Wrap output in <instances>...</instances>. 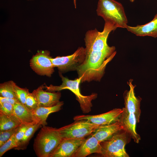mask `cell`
Here are the masks:
<instances>
[{
    "label": "cell",
    "mask_w": 157,
    "mask_h": 157,
    "mask_svg": "<svg viewBox=\"0 0 157 157\" xmlns=\"http://www.w3.org/2000/svg\"><path fill=\"white\" fill-rule=\"evenodd\" d=\"M20 102L16 98H12L0 97V102H7L14 105L15 103Z\"/></svg>",
    "instance_id": "obj_28"
},
{
    "label": "cell",
    "mask_w": 157,
    "mask_h": 157,
    "mask_svg": "<svg viewBox=\"0 0 157 157\" xmlns=\"http://www.w3.org/2000/svg\"><path fill=\"white\" fill-rule=\"evenodd\" d=\"M63 104V101H60L57 104L52 106L38 107L32 113L38 123L44 126L47 124L46 120L49 115L51 113L60 110Z\"/></svg>",
    "instance_id": "obj_18"
},
{
    "label": "cell",
    "mask_w": 157,
    "mask_h": 157,
    "mask_svg": "<svg viewBox=\"0 0 157 157\" xmlns=\"http://www.w3.org/2000/svg\"><path fill=\"white\" fill-rule=\"evenodd\" d=\"M129 1L131 2H133L135 0H129Z\"/></svg>",
    "instance_id": "obj_30"
},
{
    "label": "cell",
    "mask_w": 157,
    "mask_h": 157,
    "mask_svg": "<svg viewBox=\"0 0 157 157\" xmlns=\"http://www.w3.org/2000/svg\"><path fill=\"white\" fill-rule=\"evenodd\" d=\"M122 130L123 126L118 120L109 124L99 126L92 135L100 142L108 140Z\"/></svg>",
    "instance_id": "obj_15"
},
{
    "label": "cell",
    "mask_w": 157,
    "mask_h": 157,
    "mask_svg": "<svg viewBox=\"0 0 157 157\" xmlns=\"http://www.w3.org/2000/svg\"><path fill=\"white\" fill-rule=\"evenodd\" d=\"M15 133L9 140L0 146V157L7 151L17 147V144L15 139Z\"/></svg>",
    "instance_id": "obj_22"
},
{
    "label": "cell",
    "mask_w": 157,
    "mask_h": 157,
    "mask_svg": "<svg viewBox=\"0 0 157 157\" xmlns=\"http://www.w3.org/2000/svg\"><path fill=\"white\" fill-rule=\"evenodd\" d=\"M22 124L15 114L8 115L0 112V131L17 127Z\"/></svg>",
    "instance_id": "obj_19"
},
{
    "label": "cell",
    "mask_w": 157,
    "mask_h": 157,
    "mask_svg": "<svg viewBox=\"0 0 157 157\" xmlns=\"http://www.w3.org/2000/svg\"><path fill=\"white\" fill-rule=\"evenodd\" d=\"M26 106L32 111L38 107L37 101L34 94L32 92L28 93L26 97Z\"/></svg>",
    "instance_id": "obj_25"
},
{
    "label": "cell",
    "mask_w": 157,
    "mask_h": 157,
    "mask_svg": "<svg viewBox=\"0 0 157 157\" xmlns=\"http://www.w3.org/2000/svg\"><path fill=\"white\" fill-rule=\"evenodd\" d=\"M133 80L130 79L127 82L130 87L129 91L125 93L124 109L128 113H133L136 119L137 123L140 122L141 114L140 103L142 99L140 97H136L135 95L134 88L135 86L132 83Z\"/></svg>",
    "instance_id": "obj_11"
},
{
    "label": "cell",
    "mask_w": 157,
    "mask_h": 157,
    "mask_svg": "<svg viewBox=\"0 0 157 157\" xmlns=\"http://www.w3.org/2000/svg\"><path fill=\"white\" fill-rule=\"evenodd\" d=\"M99 126L86 120L75 121L58 129L62 138L79 139L93 133Z\"/></svg>",
    "instance_id": "obj_6"
},
{
    "label": "cell",
    "mask_w": 157,
    "mask_h": 157,
    "mask_svg": "<svg viewBox=\"0 0 157 157\" xmlns=\"http://www.w3.org/2000/svg\"><path fill=\"white\" fill-rule=\"evenodd\" d=\"M105 22L102 32L99 31L95 28L86 32L84 38L86 50L103 51L110 48L107 44V38L110 32L117 28L110 22Z\"/></svg>",
    "instance_id": "obj_4"
},
{
    "label": "cell",
    "mask_w": 157,
    "mask_h": 157,
    "mask_svg": "<svg viewBox=\"0 0 157 157\" xmlns=\"http://www.w3.org/2000/svg\"><path fill=\"white\" fill-rule=\"evenodd\" d=\"M16 85L15 83L12 81L1 83L0 85V96L17 99L15 92Z\"/></svg>",
    "instance_id": "obj_21"
},
{
    "label": "cell",
    "mask_w": 157,
    "mask_h": 157,
    "mask_svg": "<svg viewBox=\"0 0 157 157\" xmlns=\"http://www.w3.org/2000/svg\"><path fill=\"white\" fill-rule=\"evenodd\" d=\"M127 31L138 36H146L157 37V13L153 19L149 22L142 25H138L135 26H128Z\"/></svg>",
    "instance_id": "obj_16"
},
{
    "label": "cell",
    "mask_w": 157,
    "mask_h": 157,
    "mask_svg": "<svg viewBox=\"0 0 157 157\" xmlns=\"http://www.w3.org/2000/svg\"><path fill=\"white\" fill-rule=\"evenodd\" d=\"M122 109L123 111L119 121L123 126V130L129 135L135 142L138 143L141 138L136 131V124L137 123L135 116L133 113L126 112L124 108Z\"/></svg>",
    "instance_id": "obj_13"
},
{
    "label": "cell",
    "mask_w": 157,
    "mask_h": 157,
    "mask_svg": "<svg viewBox=\"0 0 157 157\" xmlns=\"http://www.w3.org/2000/svg\"><path fill=\"white\" fill-rule=\"evenodd\" d=\"M32 125L22 124L19 126L17 131L15 133V139L17 145L19 142L22 138L27 130Z\"/></svg>",
    "instance_id": "obj_26"
},
{
    "label": "cell",
    "mask_w": 157,
    "mask_h": 157,
    "mask_svg": "<svg viewBox=\"0 0 157 157\" xmlns=\"http://www.w3.org/2000/svg\"><path fill=\"white\" fill-rule=\"evenodd\" d=\"M129 135L122 130L107 140L100 142L101 155L104 157H129L125 147L128 143Z\"/></svg>",
    "instance_id": "obj_5"
},
{
    "label": "cell",
    "mask_w": 157,
    "mask_h": 157,
    "mask_svg": "<svg viewBox=\"0 0 157 157\" xmlns=\"http://www.w3.org/2000/svg\"><path fill=\"white\" fill-rule=\"evenodd\" d=\"M74 3L75 8H76V0H73Z\"/></svg>",
    "instance_id": "obj_29"
},
{
    "label": "cell",
    "mask_w": 157,
    "mask_h": 157,
    "mask_svg": "<svg viewBox=\"0 0 157 157\" xmlns=\"http://www.w3.org/2000/svg\"><path fill=\"white\" fill-rule=\"evenodd\" d=\"M41 126L40 124L37 123L30 126L27 130L22 138L18 143L17 147L14 149L17 150L26 149L35 132Z\"/></svg>",
    "instance_id": "obj_20"
},
{
    "label": "cell",
    "mask_w": 157,
    "mask_h": 157,
    "mask_svg": "<svg viewBox=\"0 0 157 157\" xmlns=\"http://www.w3.org/2000/svg\"><path fill=\"white\" fill-rule=\"evenodd\" d=\"M15 92L17 99L20 102L25 105L26 96L29 92L28 90L26 88H21L16 85Z\"/></svg>",
    "instance_id": "obj_24"
},
{
    "label": "cell",
    "mask_w": 157,
    "mask_h": 157,
    "mask_svg": "<svg viewBox=\"0 0 157 157\" xmlns=\"http://www.w3.org/2000/svg\"><path fill=\"white\" fill-rule=\"evenodd\" d=\"M85 56V48L82 47H78L70 55L51 58V60L54 67H57L61 72H65L76 70L84 61Z\"/></svg>",
    "instance_id": "obj_7"
},
{
    "label": "cell",
    "mask_w": 157,
    "mask_h": 157,
    "mask_svg": "<svg viewBox=\"0 0 157 157\" xmlns=\"http://www.w3.org/2000/svg\"><path fill=\"white\" fill-rule=\"evenodd\" d=\"M102 147L99 141L92 135L85 140L72 157H85L93 153L101 154Z\"/></svg>",
    "instance_id": "obj_14"
},
{
    "label": "cell",
    "mask_w": 157,
    "mask_h": 157,
    "mask_svg": "<svg viewBox=\"0 0 157 157\" xmlns=\"http://www.w3.org/2000/svg\"><path fill=\"white\" fill-rule=\"evenodd\" d=\"M51 58L48 51H39L31 59L30 67L37 74L50 77L54 72Z\"/></svg>",
    "instance_id": "obj_8"
},
{
    "label": "cell",
    "mask_w": 157,
    "mask_h": 157,
    "mask_svg": "<svg viewBox=\"0 0 157 157\" xmlns=\"http://www.w3.org/2000/svg\"><path fill=\"white\" fill-rule=\"evenodd\" d=\"M60 76L62 81L61 85L59 86L50 85L47 86L45 85L44 87L46 88V91L54 92L64 89H68L75 95L76 99L79 103L82 112L84 113L90 112L92 106V101L97 98V94L92 93L88 96H84L82 94L79 88V84L81 83V77L72 80L63 76L61 74H60Z\"/></svg>",
    "instance_id": "obj_3"
},
{
    "label": "cell",
    "mask_w": 157,
    "mask_h": 157,
    "mask_svg": "<svg viewBox=\"0 0 157 157\" xmlns=\"http://www.w3.org/2000/svg\"><path fill=\"white\" fill-rule=\"evenodd\" d=\"M13 107L14 114L22 124L33 125L38 123L32 111L25 105L19 102L14 104Z\"/></svg>",
    "instance_id": "obj_17"
},
{
    "label": "cell",
    "mask_w": 157,
    "mask_h": 157,
    "mask_svg": "<svg viewBox=\"0 0 157 157\" xmlns=\"http://www.w3.org/2000/svg\"><path fill=\"white\" fill-rule=\"evenodd\" d=\"M96 11L97 15L105 22H109L117 28H126L128 26L123 5L115 0H99Z\"/></svg>",
    "instance_id": "obj_2"
},
{
    "label": "cell",
    "mask_w": 157,
    "mask_h": 157,
    "mask_svg": "<svg viewBox=\"0 0 157 157\" xmlns=\"http://www.w3.org/2000/svg\"><path fill=\"white\" fill-rule=\"evenodd\" d=\"M44 88V86H40L32 92L36 98L38 107H51L57 104L60 101L61 96L60 92L47 91L43 90Z\"/></svg>",
    "instance_id": "obj_12"
},
{
    "label": "cell",
    "mask_w": 157,
    "mask_h": 157,
    "mask_svg": "<svg viewBox=\"0 0 157 157\" xmlns=\"http://www.w3.org/2000/svg\"><path fill=\"white\" fill-rule=\"evenodd\" d=\"M62 139L58 129L43 126L34 141L36 155L38 157H49Z\"/></svg>",
    "instance_id": "obj_1"
},
{
    "label": "cell",
    "mask_w": 157,
    "mask_h": 157,
    "mask_svg": "<svg viewBox=\"0 0 157 157\" xmlns=\"http://www.w3.org/2000/svg\"><path fill=\"white\" fill-rule=\"evenodd\" d=\"M0 112L8 115L14 114L13 105L7 102H0Z\"/></svg>",
    "instance_id": "obj_27"
},
{
    "label": "cell",
    "mask_w": 157,
    "mask_h": 157,
    "mask_svg": "<svg viewBox=\"0 0 157 157\" xmlns=\"http://www.w3.org/2000/svg\"><path fill=\"white\" fill-rule=\"evenodd\" d=\"M19 127L0 131V146L9 140L15 133Z\"/></svg>",
    "instance_id": "obj_23"
},
{
    "label": "cell",
    "mask_w": 157,
    "mask_h": 157,
    "mask_svg": "<svg viewBox=\"0 0 157 157\" xmlns=\"http://www.w3.org/2000/svg\"><path fill=\"white\" fill-rule=\"evenodd\" d=\"M85 139L62 138L49 157H72Z\"/></svg>",
    "instance_id": "obj_10"
},
{
    "label": "cell",
    "mask_w": 157,
    "mask_h": 157,
    "mask_svg": "<svg viewBox=\"0 0 157 157\" xmlns=\"http://www.w3.org/2000/svg\"><path fill=\"white\" fill-rule=\"evenodd\" d=\"M122 109L115 108L107 112L95 115H80L74 116V121L86 120L99 126L108 124L119 120Z\"/></svg>",
    "instance_id": "obj_9"
}]
</instances>
